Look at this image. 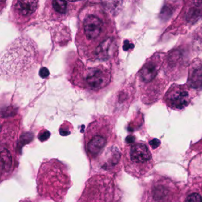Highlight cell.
I'll use <instances>...</instances> for the list:
<instances>
[{
  "mask_svg": "<svg viewBox=\"0 0 202 202\" xmlns=\"http://www.w3.org/2000/svg\"><path fill=\"white\" fill-rule=\"evenodd\" d=\"M79 17L75 42L80 55L90 61H107L113 54L111 21L98 6L88 7Z\"/></svg>",
  "mask_w": 202,
  "mask_h": 202,
  "instance_id": "6da1fadb",
  "label": "cell"
},
{
  "mask_svg": "<svg viewBox=\"0 0 202 202\" xmlns=\"http://www.w3.org/2000/svg\"><path fill=\"white\" fill-rule=\"evenodd\" d=\"M37 45L30 38L20 36L10 43L1 58V75L7 80L23 78L38 62Z\"/></svg>",
  "mask_w": 202,
  "mask_h": 202,
  "instance_id": "7a4b0ae2",
  "label": "cell"
},
{
  "mask_svg": "<svg viewBox=\"0 0 202 202\" xmlns=\"http://www.w3.org/2000/svg\"><path fill=\"white\" fill-rule=\"evenodd\" d=\"M39 196L55 202H63L72 182L67 167L57 159L45 160L37 176Z\"/></svg>",
  "mask_w": 202,
  "mask_h": 202,
  "instance_id": "3957f363",
  "label": "cell"
},
{
  "mask_svg": "<svg viewBox=\"0 0 202 202\" xmlns=\"http://www.w3.org/2000/svg\"><path fill=\"white\" fill-rule=\"evenodd\" d=\"M113 136L111 121L106 117L94 120L88 126L84 134V148L86 154L91 163L99 162L100 166L118 149L109 147Z\"/></svg>",
  "mask_w": 202,
  "mask_h": 202,
  "instance_id": "277c9868",
  "label": "cell"
},
{
  "mask_svg": "<svg viewBox=\"0 0 202 202\" xmlns=\"http://www.w3.org/2000/svg\"><path fill=\"white\" fill-rule=\"evenodd\" d=\"M71 81L81 88L97 91L109 86L111 74L109 68L103 65L88 67L78 60L71 73Z\"/></svg>",
  "mask_w": 202,
  "mask_h": 202,
  "instance_id": "5b68a950",
  "label": "cell"
},
{
  "mask_svg": "<svg viewBox=\"0 0 202 202\" xmlns=\"http://www.w3.org/2000/svg\"><path fill=\"white\" fill-rule=\"evenodd\" d=\"M115 181L106 174H95L87 180L78 202H119Z\"/></svg>",
  "mask_w": 202,
  "mask_h": 202,
  "instance_id": "8992f818",
  "label": "cell"
},
{
  "mask_svg": "<svg viewBox=\"0 0 202 202\" xmlns=\"http://www.w3.org/2000/svg\"><path fill=\"white\" fill-rule=\"evenodd\" d=\"M39 1L17 0L14 1L10 10V19L17 25L29 23L37 13Z\"/></svg>",
  "mask_w": 202,
  "mask_h": 202,
  "instance_id": "52a82bcc",
  "label": "cell"
},
{
  "mask_svg": "<svg viewBox=\"0 0 202 202\" xmlns=\"http://www.w3.org/2000/svg\"><path fill=\"white\" fill-rule=\"evenodd\" d=\"M151 159V155L147 147L143 143H135L126 149L124 165L127 172H132L136 166L145 164Z\"/></svg>",
  "mask_w": 202,
  "mask_h": 202,
  "instance_id": "ba28073f",
  "label": "cell"
},
{
  "mask_svg": "<svg viewBox=\"0 0 202 202\" xmlns=\"http://www.w3.org/2000/svg\"><path fill=\"white\" fill-rule=\"evenodd\" d=\"M75 2L54 0L46 2L45 13L48 19L61 20L67 18L77 8Z\"/></svg>",
  "mask_w": 202,
  "mask_h": 202,
  "instance_id": "9c48e42d",
  "label": "cell"
},
{
  "mask_svg": "<svg viewBox=\"0 0 202 202\" xmlns=\"http://www.w3.org/2000/svg\"><path fill=\"white\" fill-rule=\"evenodd\" d=\"M167 100L171 107L177 109H184L190 102L188 93L181 87H174L170 90Z\"/></svg>",
  "mask_w": 202,
  "mask_h": 202,
  "instance_id": "30bf717a",
  "label": "cell"
},
{
  "mask_svg": "<svg viewBox=\"0 0 202 202\" xmlns=\"http://www.w3.org/2000/svg\"><path fill=\"white\" fill-rule=\"evenodd\" d=\"M188 84L193 88L202 87V63L196 64L190 70Z\"/></svg>",
  "mask_w": 202,
  "mask_h": 202,
  "instance_id": "8fae6325",
  "label": "cell"
},
{
  "mask_svg": "<svg viewBox=\"0 0 202 202\" xmlns=\"http://www.w3.org/2000/svg\"><path fill=\"white\" fill-rule=\"evenodd\" d=\"M158 70V67L156 62H148L139 72V77L142 81L148 83L156 77Z\"/></svg>",
  "mask_w": 202,
  "mask_h": 202,
  "instance_id": "7c38bea8",
  "label": "cell"
},
{
  "mask_svg": "<svg viewBox=\"0 0 202 202\" xmlns=\"http://www.w3.org/2000/svg\"><path fill=\"white\" fill-rule=\"evenodd\" d=\"M186 202H202V197L197 193L190 194L187 197Z\"/></svg>",
  "mask_w": 202,
  "mask_h": 202,
  "instance_id": "4fadbf2b",
  "label": "cell"
},
{
  "mask_svg": "<svg viewBox=\"0 0 202 202\" xmlns=\"http://www.w3.org/2000/svg\"><path fill=\"white\" fill-rule=\"evenodd\" d=\"M49 75V71L46 67L42 68L39 71V75L43 78H46Z\"/></svg>",
  "mask_w": 202,
  "mask_h": 202,
  "instance_id": "5bb4252c",
  "label": "cell"
},
{
  "mask_svg": "<svg viewBox=\"0 0 202 202\" xmlns=\"http://www.w3.org/2000/svg\"><path fill=\"white\" fill-rule=\"evenodd\" d=\"M149 143H150V145L152 147V148L153 149H156L159 147V145L160 144V141L157 139H154L150 141Z\"/></svg>",
  "mask_w": 202,
  "mask_h": 202,
  "instance_id": "9a60e30c",
  "label": "cell"
},
{
  "mask_svg": "<svg viewBox=\"0 0 202 202\" xmlns=\"http://www.w3.org/2000/svg\"><path fill=\"white\" fill-rule=\"evenodd\" d=\"M132 47H133V45L129 43V41L126 40L124 42V46H123V49H124V50H127L130 48H132Z\"/></svg>",
  "mask_w": 202,
  "mask_h": 202,
  "instance_id": "2e32d148",
  "label": "cell"
}]
</instances>
